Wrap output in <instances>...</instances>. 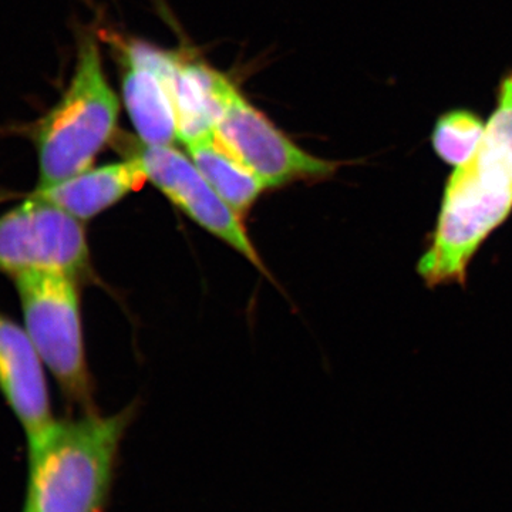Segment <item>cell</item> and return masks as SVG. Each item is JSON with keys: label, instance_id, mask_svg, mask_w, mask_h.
<instances>
[{"label": "cell", "instance_id": "11", "mask_svg": "<svg viewBox=\"0 0 512 512\" xmlns=\"http://www.w3.org/2000/svg\"><path fill=\"white\" fill-rule=\"evenodd\" d=\"M235 84L205 63L180 56L174 80L178 140L185 147L214 136Z\"/></svg>", "mask_w": 512, "mask_h": 512}, {"label": "cell", "instance_id": "12", "mask_svg": "<svg viewBox=\"0 0 512 512\" xmlns=\"http://www.w3.org/2000/svg\"><path fill=\"white\" fill-rule=\"evenodd\" d=\"M187 150L205 180L241 218L247 217L262 192L268 190L258 175L218 143L215 134L195 141Z\"/></svg>", "mask_w": 512, "mask_h": 512}, {"label": "cell", "instance_id": "7", "mask_svg": "<svg viewBox=\"0 0 512 512\" xmlns=\"http://www.w3.org/2000/svg\"><path fill=\"white\" fill-rule=\"evenodd\" d=\"M133 157L143 165L148 183L163 192L178 210L271 278L242 218L222 200L191 158L171 146H144L134 151Z\"/></svg>", "mask_w": 512, "mask_h": 512}, {"label": "cell", "instance_id": "10", "mask_svg": "<svg viewBox=\"0 0 512 512\" xmlns=\"http://www.w3.org/2000/svg\"><path fill=\"white\" fill-rule=\"evenodd\" d=\"M147 183L146 171L138 158L89 168L62 183L35 188L32 194L52 202L80 221L96 218Z\"/></svg>", "mask_w": 512, "mask_h": 512}, {"label": "cell", "instance_id": "2", "mask_svg": "<svg viewBox=\"0 0 512 512\" xmlns=\"http://www.w3.org/2000/svg\"><path fill=\"white\" fill-rule=\"evenodd\" d=\"M134 413V407L113 416L90 410L79 419L56 420L29 440L26 512L103 511L120 443Z\"/></svg>", "mask_w": 512, "mask_h": 512}, {"label": "cell", "instance_id": "13", "mask_svg": "<svg viewBox=\"0 0 512 512\" xmlns=\"http://www.w3.org/2000/svg\"><path fill=\"white\" fill-rule=\"evenodd\" d=\"M484 121L474 111L457 109L439 117L431 134L434 151L447 164L460 167L476 153L485 133Z\"/></svg>", "mask_w": 512, "mask_h": 512}, {"label": "cell", "instance_id": "1", "mask_svg": "<svg viewBox=\"0 0 512 512\" xmlns=\"http://www.w3.org/2000/svg\"><path fill=\"white\" fill-rule=\"evenodd\" d=\"M512 212V70L474 156L456 167L444 188L430 248L419 274L429 286L466 284L468 265Z\"/></svg>", "mask_w": 512, "mask_h": 512}, {"label": "cell", "instance_id": "4", "mask_svg": "<svg viewBox=\"0 0 512 512\" xmlns=\"http://www.w3.org/2000/svg\"><path fill=\"white\" fill-rule=\"evenodd\" d=\"M13 282L26 332L37 353L66 399L90 412L93 389L84 350L79 279L57 272H32Z\"/></svg>", "mask_w": 512, "mask_h": 512}, {"label": "cell", "instance_id": "5", "mask_svg": "<svg viewBox=\"0 0 512 512\" xmlns=\"http://www.w3.org/2000/svg\"><path fill=\"white\" fill-rule=\"evenodd\" d=\"M32 272H57L80 282L92 276L83 221L29 192L0 215V274L15 279Z\"/></svg>", "mask_w": 512, "mask_h": 512}, {"label": "cell", "instance_id": "6", "mask_svg": "<svg viewBox=\"0 0 512 512\" xmlns=\"http://www.w3.org/2000/svg\"><path fill=\"white\" fill-rule=\"evenodd\" d=\"M215 138L268 188L296 181L328 180L342 165L306 153L265 114L251 106L237 87L218 121Z\"/></svg>", "mask_w": 512, "mask_h": 512}, {"label": "cell", "instance_id": "3", "mask_svg": "<svg viewBox=\"0 0 512 512\" xmlns=\"http://www.w3.org/2000/svg\"><path fill=\"white\" fill-rule=\"evenodd\" d=\"M119 113L99 42L94 35H84L69 86L55 106L29 127L39 164L36 188L62 183L92 168L114 136Z\"/></svg>", "mask_w": 512, "mask_h": 512}, {"label": "cell", "instance_id": "9", "mask_svg": "<svg viewBox=\"0 0 512 512\" xmlns=\"http://www.w3.org/2000/svg\"><path fill=\"white\" fill-rule=\"evenodd\" d=\"M42 357L25 326L0 312V393L28 441L55 423Z\"/></svg>", "mask_w": 512, "mask_h": 512}, {"label": "cell", "instance_id": "8", "mask_svg": "<svg viewBox=\"0 0 512 512\" xmlns=\"http://www.w3.org/2000/svg\"><path fill=\"white\" fill-rule=\"evenodd\" d=\"M123 49V96L144 146H171L178 138L174 80L180 56L141 42Z\"/></svg>", "mask_w": 512, "mask_h": 512}]
</instances>
